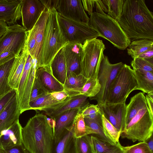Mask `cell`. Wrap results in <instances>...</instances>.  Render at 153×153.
<instances>
[{
  "mask_svg": "<svg viewBox=\"0 0 153 153\" xmlns=\"http://www.w3.org/2000/svg\"><path fill=\"white\" fill-rule=\"evenodd\" d=\"M131 41L141 39L153 40V15L144 0H125L117 21Z\"/></svg>",
  "mask_w": 153,
  "mask_h": 153,
  "instance_id": "6da1fadb",
  "label": "cell"
},
{
  "mask_svg": "<svg viewBox=\"0 0 153 153\" xmlns=\"http://www.w3.org/2000/svg\"><path fill=\"white\" fill-rule=\"evenodd\" d=\"M22 143L29 153H53V129L46 115L36 114L29 120L22 128Z\"/></svg>",
  "mask_w": 153,
  "mask_h": 153,
  "instance_id": "7a4b0ae2",
  "label": "cell"
},
{
  "mask_svg": "<svg viewBox=\"0 0 153 153\" xmlns=\"http://www.w3.org/2000/svg\"><path fill=\"white\" fill-rule=\"evenodd\" d=\"M58 14L54 8L50 10L46 24L39 68L50 65L58 52L68 43L60 27Z\"/></svg>",
  "mask_w": 153,
  "mask_h": 153,
  "instance_id": "3957f363",
  "label": "cell"
},
{
  "mask_svg": "<svg viewBox=\"0 0 153 153\" xmlns=\"http://www.w3.org/2000/svg\"><path fill=\"white\" fill-rule=\"evenodd\" d=\"M89 25L98 34L114 47L121 50L126 49L131 41L118 21L106 13L93 12L90 15Z\"/></svg>",
  "mask_w": 153,
  "mask_h": 153,
  "instance_id": "277c9868",
  "label": "cell"
},
{
  "mask_svg": "<svg viewBox=\"0 0 153 153\" xmlns=\"http://www.w3.org/2000/svg\"><path fill=\"white\" fill-rule=\"evenodd\" d=\"M138 90L134 72L126 64L118 72L110 85L105 103H116L126 100L132 91Z\"/></svg>",
  "mask_w": 153,
  "mask_h": 153,
  "instance_id": "5b68a950",
  "label": "cell"
},
{
  "mask_svg": "<svg viewBox=\"0 0 153 153\" xmlns=\"http://www.w3.org/2000/svg\"><path fill=\"white\" fill-rule=\"evenodd\" d=\"M153 116L147 103L138 111L121 133L123 138L144 142L152 135Z\"/></svg>",
  "mask_w": 153,
  "mask_h": 153,
  "instance_id": "8992f818",
  "label": "cell"
},
{
  "mask_svg": "<svg viewBox=\"0 0 153 153\" xmlns=\"http://www.w3.org/2000/svg\"><path fill=\"white\" fill-rule=\"evenodd\" d=\"M97 38L87 40L82 45L80 74L87 79H97L100 64L105 49L102 40Z\"/></svg>",
  "mask_w": 153,
  "mask_h": 153,
  "instance_id": "52a82bcc",
  "label": "cell"
},
{
  "mask_svg": "<svg viewBox=\"0 0 153 153\" xmlns=\"http://www.w3.org/2000/svg\"><path fill=\"white\" fill-rule=\"evenodd\" d=\"M58 19L62 33L68 43L83 45L87 40L99 36L89 24L65 19L58 13Z\"/></svg>",
  "mask_w": 153,
  "mask_h": 153,
  "instance_id": "ba28073f",
  "label": "cell"
},
{
  "mask_svg": "<svg viewBox=\"0 0 153 153\" xmlns=\"http://www.w3.org/2000/svg\"><path fill=\"white\" fill-rule=\"evenodd\" d=\"M50 10L45 8L33 28L27 31L25 46L32 58L36 60V69L39 67L46 24Z\"/></svg>",
  "mask_w": 153,
  "mask_h": 153,
  "instance_id": "9c48e42d",
  "label": "cell"
},
{
  "mask_svg": "<svg viewBox=\"0 0 153 153\" xmlns=\"http://www.w3.org/2000/svg\"><path fill=\"white\" fill-rule=\"evenodd\" d=\"M124 64L122 62L112 64L108 57L104 55L100 64L97 77L101 85L100 91L95 96L90 98L96 100L99 106L105 103L109 87Z\"/></svg>",
  "mask_w": 153,
  "mask_h": 153,
  "instance_id": "30bf717a",
  "label": "cell"
},
{
  "mask_svg": "<svg viewBox=\"0 0 153 153\" xmlns=\"http://www.w3.org/2000/svg\"><path fill=\"white\" fill-rule=\"evenodd\" d=\"M27 36V31L21 25L15 24L8 26L0 38V55L9 51L17 57L25 47Z\"/></svg>",
  "mask_w": 153,
  "mask_h": 153,
  "instance_id": "8fae6325",
  "label": "cell"
},
{
  "mask_svg": "<svg viewBox=\"0 0 153 153\" xmlns=\"http://www.w3.org/2000/svg\"><path fill=\"white\" fill-rule=\"evenodd\" d=\"M62 17L75 22L89 24L90 19L81 0H59L56 10Z\"/></svg>",
  "mask_w": 153,
  "mask_h": 153,
  "instance_id": "7c38bea8",
  "label": "cell"
},
{
  "mask_svg": "<svg viewBox=\"0 0 153 153\" xmlns=\"http://www.w3.org/2000/svg\"><path fill=\"white\" fill-rule=\"evenodd\" d=\"M45 8L40 0H22V24L27 31L33 28Z\"/></svg>",
  "mask_w": 153,
  "mask_h": 153,
  "instance_id": "4fadbf2b",
  "label": "cell"
},
{
  "mask_svg": "<svg viewBox=\"0 0 153 153\" xmlns=\"http://www.w3.org/2000/svg\"><path fill=\"white\" fill-rule=\"evenodd\" d=\"M126 101L116 103H106L99 106L103 115L121 132L126 127Z\"/></svg>",
  "mask_w": 153,
  "mask_h": 153,
  "instance_id": "5bb4252c",
  "label": "cell"
},
{
  "mask_svg": "<svg viewBox=\"0 0 153 153\" xmlns=\"http://www.w3.org/2000/svg\"><path fill=\"white\" fill-rule=\"evenodd\" d=\"M82 52V45L68 43L65 47V57L67 76L74 73H81V61Z\"/></svg>",
  "mask_w": 153,
  "mask_h": 153,
  "instance_id": "9a60e30c",
  "label": "cell"
},
{
  "mask_svg": "<svg viewBox=\"0 0 153 153\" xmlns=\"http://www.w3.org/2000/svg\"><path fill=\"white\" fill-rule=\"evenodd\" d=\"M22 0H0V20L9 26L16 24L21 18Z\"/></svg>",
  "mask_w": 153,
  "mask_h": 153,
  "instance_id": "2e32d148",
  "label": "cell"
},
{
  "mask_svg": "<svg viewBox=\"0 0 153 153\" xmlns=\"http://www.w3.org/2000/svg\"><path fill=\"white\" fill-rule=\"evenodd\" d=\"M82 110L75 108L66 111L54 119V145L56 144L64 135L66 128L71 126L76 116Z\"/></svg>",
  "mask_w": 153,
  "mask_h": 153,
  "instance_id": "e0dca14e",
  "label": "cell"
},
{
  "mask_svg": "<svg viewBox=\"0 0 153 153\" xmlns=\"http://www.w3.org/2000/svg\"><path fill=\"white\" fill-rule=\"evenodd\" d=\"M22 127L19 119L0 134V147L3 149L22 144Z\"/></svg>",
  "mask_w": 153,
  "mask_h": 153,
  "instance_id": "ac0fdd59",
  "label": "cell"
},
{
  "mask_svg": "<svg viewBox=\"0 0 153 153\" xmlns=\"http://www.w3.org/2000/svg\"><path fill=\"white\" fill-rule=\"evenodd\" d=\"M35 77L41 83L49 93L64 90L63 85L53 75L50 65L44 66L36 69Z\"/></svg>",
  "mask_w": 153,
  "mask_h": 153,
  "instance_id": "d6986e66",
  "label": "cell"
},
{
  "mask_svg": "<svg viewBox=\"0 0 153 153\" xmlns=\"http://www.w3.org/2000/svg\"><path fill=\"white\" fill-rule=\"evenodd\" d=\"M20 114L16 94L0 113V134L19 119Z\"/></svg>",
  "mask_w": 153,
  "mask_h": 153,
  "instance_id": "ffe728a7",
  "label": "cell"
},
{
  "mask_svg": "<svg viewBox=\"0 0 153 153\" xmlns=\"http://www.w3.org/2000/svg\"><path fill=\"white\" fill-rule=\"evenodd\" d=\"M28 54L27 49L25 46L19 55L15 58L10 72L8 83L12 89L16 92Z\"/></svg>",
  "mask_w": 153,
  "mask_h": 153,
  "instance_id": "44dd1931",
  "label": "cell"
},
{
  "mask_svg": "<svg viewBox=\"0 0 153 153\" xmlns=\"http://www.w3.org/2000/svg\"><path fill=\"white\" fill-rule=\"evenodd\" d=\"M88 97L82 95L71 97L69 100L60 107L44 112L51 118L53 119L70 109L79 108L82 110L90 104L87 100Z\"/></svg>",
  "mask_w": 153,
  "mask_h": 153,
  "instance_id": "7402d4cb",
  "label": "cell"
},
{
  "mask_svg": "<svg viewBox=\"0 0 153 153\" xmlns=\"http://www.w3.org/2000/svg\"><path fill=\"white\" fill-rule=\"evenodd\" d=\"M65 47L62 48L52 60L50 66L54 77L64 85L67 77V71L65 57Z\"/></svg>",
  "mask_w": 153,
  "mask_h": 153,
  "instance_id": "603a6c76",
  "label": "cell"
},
{
  "mask_svg": "<svg viewBox=\"0 0 153 153\" xmlns=\"http://www.w3.org/2000/svg\"><path fill=\"white\" fill-rule=\"evenodd\" d=\"M70 98L68 97L64 101L58 102L53 98L50 93H48L30 102V109L44 111L53 109L60 107Z\"/></svg>",
  "mask_w": 153,
  "mask_h": 153,
  "instance_id": "cb8c5ba5",
  "label": "cell"
},
{
  "mask_svg": "<svg viewBox=\"0 0 153 153\" xmlns=\"http://www.w3.org/2000/svg\"><path fill=\"white\" fill-rule=\"evenodd\" d=\"M73 124L66 128L62 137L56 144L53 153H75Z\"/></svg>",
  "mask_w": 153,
  "mask_h": 153,
  "instance_id": "d4e9b609",
  "label": "cell"
},
{
  "mask_svg": "<svg viewBox=\"0 0 153 153\" xmlns=\"http://www.w3.org/2000/svg\"><path fill=\"white\" fill-rule=\"evenodd\" d=\"M88 79L81 74L76 75L74 73L67 76L63 85L64 90L71 97L78 96V93L86 82Z\"/></svg>",
  "mask_w": 153,
  "mask_h": 153,
  "instance_id": "484cf974",
  "label": "cell"
},
{
  "mask_svg": "<svg viewBox=\"0 0 153 153\" xmlns=\"http://www.w3.org/2000/svg\"><path fill=\"white\" fill-rule=\"evenodd\" d=\"M146 104V97L143 92H139L131 98L129 103L126 106V126Z\"/></svg>",
  "mask_w": 153,
  "mask_h": 153,
  "instance_id": "4316f807",
  "label": "cell"
},
{
  "mask_svg": "<svg viewBox=\"0 0 153 153\" xmlns=\"http://www.w3.org/2000/svg\"><path fill=\"white\" fill-rule=\"evenodd\" d=\"M94 153H124L123 146L118 142L111 144L99 138L94 135H91Z\"/></svg>",
  "mask_w": 153,
  "mask_h": 153,
  "instance_id": "83f0119b",
  "label": "cell"
},
{
  "mask_svg": "<svg viewBox=\"0 0 153 153\" xmlns=\"http://www.w3.org/2000/svg\"><path fill=\"white\" fill-rule=\"evenodd\" d=\"M133 70L138 90L147 94H153V73L138 69Z\"/></svg>",
  "mask_w": 153,
  "mask_h": 153,
  "instance_id": "f1b7e54d",
  "label": "cell"
},
{
  "mask_svg": "<svg viewBox=\"0 0 153 153\" xmlns=\"http://www.w3.org/2000/svg\"><path fill=\"white\" fill-rule=\"evenodd\" d=\"M36 70V62L34 59L21 101L19 104L21 114L25 111L30 110V97L35 78Z\"/></svg>",
  "mask_w": 153,
  "mask_h": 153,
  "instance_id": "f546056e",
  "label": "cell"
},
{
  "mask_svg": "<svg viewBox=\"0 0 153 153\" xmlns=\"http://www.w3.org/2000/svg\"><path fill=\"white\" fill-rule=\"evenodd\" d=\"M127 48L128 54L133 59L145 51L153 48V40L148 39H136L131 42Z\"/></svg>",
  "mask_w": 153,
  "mask_h": 153,
  "instance_id": "4dcf8cb0",
  "label": "cell"
},
{
  "mask_svg": "<svg viewBox=\"0 0 153 153\" xmlns=\"http://www.w3.org/2000/svg\"><path fill=\"white\" fill-rule=\"evenodd\" d=\"M15 59L0 65V96L13 90L8 84V78Z\"/></svg>",
  "mask_w": 153,
  "mask_h": 153,
  "instance_id": "1f68e13d",
  "label": "cell"
},
{
  "mask_svg": "<svg viewBox=\"0 0 153 153\" xmlns=\"http://www.w3.org/2000/svg\"><path fill=\"white\" fill-rule=\"evenodd\" d=\"M33 60L29 54L20 80L18 89L16 92L19 104L21 101Z\"/></svg>",
  "mask_w": 153,
  "mask_h": 153,
  "instance_id": "d6a6232c",
  "label": "cell"
},
{
  "mask_svg": "<svg viewBox=\"0 0 153 153\" xmlns=\"http://www.w3.org/2000/svg\"><path fill=\"white\" fill-rule=\"evenodd\" d=\"M101 85L97 79L89 78L78 93L90 98L95 96L100 92Z\"/></svg>",
  "mask_w": 153,
  "mask_h": 153,
  "instance_id": "836d02e7",
  "label": "cell"
},
{
  "mask_svg": "<svg viewBox=\"0 0 153 153\" xmlns=\"http://www.w3.org/2000/svg\"><path fill=\"white\" fill-rule=\"evenodd\" d=\"M84 118L94 121L102 127V115L100 107L98 105L89 104L80 111Z\"/></svg>",
  "mask_w": 153,
  "mask_h": 153,
  "instance_id": "e575fe53",
  "label": "cell"
},
{
  "mask_svg": "<svg viewBox=\"0 0 153 153\" xmlns=\"http://www.w3.org/2000/svg\"><path fill=\"white\" fill-rule=\"evenodd\" d=\"M74 148L75 153H94L91 135L75 138Z\"/></svg>",
  "mask_w": 153,
  "mask_h": 153,
  "instance_id": "d590c367",
  "label": "cell"
},
{
  "mask_svg": "<svg viewBox=\"0 0 153 153\" xmlns=\"http://www.w3.org/2000/svg\"><path fill=\"white\" fill-rule=\"evenodd\" d=\"M102 125L103 132L106 137L114 143L119 142L121 131L115 127L103 114Z\"/></svg>",
  "mask_w": 153,
  "mask_h": 153,
  "instance_id": "8d00e7d4",
  "label": "cell"
},
{
  "mask_svg": "<svg viewBox=\"0 0 153 153\" xmlns=\"http://www.w3.org/2000/svg\"><path fill=\"white\" fill-rule=\"evenodd\" d=\"M73 125L74 135L75 138L88 135L84 117L80 111L75 117Z\"/></svg>",
  "mask_w": 153,
  "mask_h": 153,
  "instance_id": "74e56055",
  "label": "cell"
},
{
  "mask_svg": "<svg viewBox=\"0 0 153 153\" xmlns=\"http://www.w3.org/2000/svg\"><path fill=\"white\" fill-rule=\"evenodd\" d=\"M125 0H107V14L118 21L121 16Z\"/></svg>",
  "mask_w": 153,
  "mask_h": 153,
  "instance_id": "f35d334b",
  "label": "cell"
},
{
  "mask_svg": "<svg viewBox=\"0 0 153 153\" xmlns=\"http://www.w3.org/2000/svg\"><path fill=\"white\" fill-rule=\"evenodd\" d=\"M133 69H138L153 73V59L134 58L131 63Z\"/></svg>",
  "mask_w": 153,
  "mask_h": 153,
  "instance_id": "ab89813d",
  "label": "cell"
},
{
  "mask_svg": "<svg viewBox=\"0 0 153 153\" xmlns=\"http://www.w3.org/2000/svg\"><path fill=\"white\" fill-rule=\"evenodd\" d=\"M84 120L85 125L88 126L93 131V134L92 135L108 143L116 144L106 137L104 133L102 126L99 124L94 121L84 117Z\"/></svg>",
  "mask_w": 153,
  "mask_h": 153,
  "instance_id": "60d3db41",
  "label": "cell"
},
{
  "mask_svg": "<svg viewBox=\"0 0 153 153\" xmlns=\"http://www.w3.org/2000/svg\"><path fill=\"white\" fill-rule=\"evenodd\" d=\"M48 93L39 81L35 77L30 94L29 103Z\"/></svg>",
  "mask_w": 153,
  "mask_h": 153,
  "instance_id": "b9f144b4",
  "label": "cell"
},
{
  "mask_svg": "<svg viewBox=\"0 0 153 153\" xmlns=\"http://www.w3.org/2000/svg\"><path fill=\"white\" fill-rule=\"evenodd\" d=\"M124 153H153L145 141L128 146H123Z\"/></svg>",
  "mask_w": 153,
  "mask_h": 153,
  "instance_id": "7bdbcfd3",
  "label": "cell"
},
{
  "mask_svg": "<svg viewBox=\"0 0 153 153\" xmlns=\"http://www.w3.org/2000/svg\"><path fill=\"white\" fill-rule=\"evenodd\" d=\"M16 94V91L12 90L0 96V113Z\"/></svg>",
  "mask_w": 153,
  "mask_h": 153,
  "instance_id": "ee69618b",
  "label": "cell"
},
{
  "mask_svg": "<svg viewBox=\"0 0 153 153\" xmlns=\"http://www.w3.org/2000/svg\"><path fill=\"white\" fill-rule=\"evenodd\" d=\"M94 1L96 12L101 14L108 13L107 0H94Z\"/></svg>",
  "mask_w": 153,
  "mask_h": 153,
  "instance_id": "f6af8a7d",
  "label": "cell"
},
{
  "mask_svg": "<svg viewBox=\"0 0 153 153\" xmlns=\"http://www.w3.org/2000/svg\"><path fill=\"white\" fill-rule=\"evenodd\" d=\"M16 55L9 51H5L0 55V65L7 62L16 58Z\"/></svg>",
  "mask_w": 153,
  "mask_h": 153,
  "instance_id": "bcb514c9",
  "label": "cell"
},
{
  "mask_svg": "<svg viewBox=\"0 0 153 153\" xmlns=\"http://www.w3.org/2000/svg\"><path fill=\"white\" fill-rule=\"evenodd\" d=\"M51 96L56 100L62 102L69 97L68 93L65 90L50 93Z\"/></svg>",
  "mask_w": 153,
  "mask_h": 153,
  "instance_id": "7dc6e473",
  "label": "cell"
},
{
  "mask_svg": "<svg viewBox=\"0 0 153 153\" xmlns=\"http://www.w3.org/2000/svg\"><path fill=\"white\" fill-rule=\"evenodd\" d=\"M5 153H29L25 149L22 143L11 148L4 149Z\"/></svg>",
  "mask_w": 153,
  "mask_h": 153,
  "instance_id": "c3c4849f",
  "label": "cell"
},
{
  "mask_svg": "<svg viewBox=\"0 0 153 153\" xmlns=\"http://www.w3.org/2000/svg\"><path fill=\"white\" fill-rule=\"evenodd\" d=\"M83 8L84 10L87 11L90 15L93 12V9L95 6L94 0H82Z\"/></svg>",
  "mask_w": 153,
  "mask_h": 153,
  "instance_id": "681fc988",
  "label": "cell"
},
{
  "mask_svg": "<svg viewBox=\"0 0 153 153\" xmlns=\"http://www.w3.org/2000/svg\"><path fill=\"white\" fill-rule=\"evenodd\" d=\"M40 1L45 7L49 10L53 8H54L56 10L59 3V0H41Z\"/></svg>",
  "mask_w": 153,
  "mask_h": 153,
  "instance_id": "f907efd6",
  "label": "cell"
},
{
  "mask_svg": "<svg viewBox=\"0 0 153 153\" xmlns=\"http://www.w3.org/2000/svg\"><path fill=\"white\" fill-rule=\"evenodd\" d=\"M145 97L147 106L153 116V94H147Z\"/></svg>",
  "mask_w": 153,
  "mask_h": 153,
  "instance_id": "816d5d0a",
  "label": "cell"
},
{
  "mask_svg": "<svg viewBox=\"0 0 153 153\" xmlns=\"http://www.w3.org/2000/svg\"><path fill=\"white\" fill-rule=\"evenodd\" d=\"M137 57L146 59H153V48L145 51Z\"/></svg>",
  "mask_w": 153,
  "mask_h": 153,
  "instance_id": "f5cc1de1",
  "label": "cell"
},
{
  "mask_svg": "<svg viewBox=\"0 0 153 153\" xmlns=\"http://www.w3.org/2000/svg\"><path fill=\"white\" fill-rule=\"evenodd\" d=\"M8 26L5 22L0 20V38L6 32Z\"/></svg>",
  "mask_w": 153,
  "mask_h": 153,
  "instance_id": "db71d44e",
  "label": "cell"
},
{
  "mask_svg": "<svg viewBox=\"0 0 153 153\" xmlns=\"http://www.w3.org/2000/svg\"><path fill=\"white\" fill-rule=\"evenodd\" d=\"M145 142L150 149L153 152V138L152 135L149 138L146 140Z\"/></svg>",
  "mask_w": 153,
  "mask_h": 153,
  "instance_id": "11a10c76",
  "label": "cell"
},
{
  "mask_svg": "<svg viewBox=\"0 0 153 153\" xmlns=\"http://www.w3.org/2000/svg\"><path fill=\"white\" fill-rule=\"evenodd\" d=\"M0 153H5L4 149L0 147Z\"/></svg>",
  "mask_w": 153,
  "mask_h": 153,
  "instance_id": "9f6ffc18",
  "label": "cell"
}]
</instances>
